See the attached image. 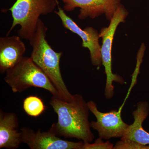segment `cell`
<instances>
[{"instance_id":"obj_6","label":"cell","mask_w":149,"mask_h":149,"mask_svg":"<svg viewBox=\"0 0 149 149\" xmlns=\"http://www.w3.org/2000/svg\"><path fill=\"white\" fill-rule=\"evenodd\" d=\"M90 111L97 118V121L91 123V128L97 131L100 138L108 140L111 138H121L129 125L123 120L121 109L103 113L98 109L93 101L88 102Z\"/></svg>"},{"instance_id":"obj_12","label":"cell","mask_w":149,"mask_h":149,"mask_svg":"<svg viewBox=\"0 0 149 149\" xmlns=\"http://www.w3.org/2000/svg\"><path fill=\"white\" fill-rule=\"evenodd\" d=\"M137 109L133 112L134 122L129 125L122 140H130L142 144L149 145V133L143 127V123L149 113V104L148 102L141 101L137 104Z\"/></svg>"},{"instance_id":"obj_9","label":"cell","mask_w":149,"mask_h":149,"mask_svg":"<svg viewBox=\"0 0 149 149\" xmlns=\"http://www.w3.org/2000/svg\"><path fill=\"white\" fill-rule=\"evenodd\" d=\"M63 9L72 11L80 8L78 17L81 19L95 18L104 15L108 20L112 18L120 4V0H62Z\"/></svg>"},{"instance_id":"obj_2","label":"cell","mask_w":149,"mask_h":149,"mask_svg":"<svg viewBox=\"0 0 149 149\" xmlns=\"http://www.w3.org/2000/svg\"><path fill=\"white\" fill-rule=\"evenodd\" d=\"M48 28L40 19L36 31L29 40L32 49L30 57L48 76L61 98L70 101L72 95L67 88L61 71L60 61L63 53L54 50L46 40Z\"/></svg>"},{"instance_id":"obj_3","label":"cell","mask_w":149,"mask_h":149,"mask_svg":"<svg viewBox=\"0 0 149 149\" xmlns=\"http://www.w3.org/2000/svg\"><path fill=\"white\" fill-rule=\"evenodd\" d=\"M4 80L14 93H21L31 87H35L43 88L54 97L61 98L50 80L30 57L23 56L6 71Z\"/></svg>"},{"instance_id":"obj_4","label":"cell","mask_w":149,"mask_h":149,"mask_svg":"<svg viewBox=\"0 0 149 149\" xmlns=\"http://www.w3.org/2000/svg\"><path fill=\"white\" fill-rule=\"evenodd\" d=\"M58 3V0H17L9 9L13 22L7 36L19 25L18 36L29 41L37 29L40 16L54 12Z\"/></svg>"},{"instance_id":"obj_14","label":"cell","mask_w":149,"mask_h":149,"mask_svg":"<svg viewBox=\"0 0 149 149\" xmlns=\"http://www.w3.org/2000/svg\"><path fill=\"white\" fill-rule=\"evenodd\" d=\"M113 149H149V145H143L130 140H121L116 143Z\"/></svg>"},{"instance_id":"obj_11","label":"cell","mask_w":149,"mask_h":149,"mask_svg":"<svg viewBox=\"0 0 149 149\" xmlns=\"http://www.w3.org/2000/svg\"><path fill=\"white\" fill-rule=\"evenodd\" d=\"M18 119L13 113L0 111V148H18L22 143Z\"/></svg>"},{"instance_id":"obj_15","label":"cell","mask_w":149,"mask_h":149,"mask_svg":"<svg viewBox=\"0 0 149 149\" xmlns=\"http://www.w3.org/2000/svg\"><path fill=\"white\" fill-rule=\"evenodd\" d=\"M101 138L97 139L93 143H84L82 149H113V144L109 141L104 142Z\"/></svg>"},{"instance_id":"obj_13","label":"cell","mask_w":149,"mask_h":149,"mask_svg":"<svg viewBox=\"0 0 149 149\" xmlns=\"http://www.w3.org/2000/svg\"><path fill=\"white\" fill-rule=\"evenodd\" d=\"M23 109L28 115L38 117L45 111L46 107L42 99L35 96H31L24 99Z\"/></svg>"},{"instance_id":"obj_1","label":"cell","mask_w":149,"mask_h":149,"mask_svg":"<svg viewBox=\"0 0 149 149\" xmlns=\"http://www.w3.org/2000/svg\"><path fill=\"white\" fill-rule=\"evenodd\" d=\"M50 104L58 116V121L51 128L58 136L74 138L84 143L93 142L94 134L89 121L88 102L79 94L73 95L70 101L52 96Z\"/></svg>"},{"instance_id":"obj_10","label":"cell","mask_w":149,"mask_h":149,"mask_svg":"<svg viewBox=\"0 0 149 149\" xmlns=\"http://www.w3.org/2000/svg\"><path fill=\"white\" fill-rule=\"evenodd\" d=\"M19 36L13 35L0 38V72H6L23 56L26 47Z\"/></svg>"},{"instance_id":"obj_8","label":"cell","mask_w":149,"mask_h":149,"mask_svg":"<svg viewBox=\"0 0 149 149\" xmlns=\"http://www.w3.org/2000/svg\"><path fill=\"white\" fill-rule=\"evenodd\" d=\"M58 10L54 13L59 17L65 28L77 34L82 40V47L87 48L90 52L91 62L93 65L100 66L102 64L101 54V46L99 43V33L92 27H87L83 29L76 22L67 15L63 9L61 8L58 4Z\"/></svg>"},{"instance_id":"obj_5","label":"cell","mask_w":149,"mask_h":149,"mask_svg":"<svg viewBox=\"0 0 149 149\" xmlns=\"http://www.w3.org/2000/svg\"><path fill=\"white\" fill-rule=\"evenodd\" d=\"M128 15V12L120 4L110 20L108 27L102 28L99 33L100 38H102V45L101 54L102 64L104 67L107 80L105 88L104 95L107 99H111L114 95L113 82L124 84L125 81L122 77L113 73L112 70V48L113 38L118 26L120 23L124 22Z\"/></svg>"},{"instance_id":"obj_7","label":"cell","mask_w":149,"mask_h":149,"mask_svg":"<svg viewBox=\"0 0 149 149\" xmlns=\"http://www.w3.org/2000/svg\"><path fill=\"white\" fill-rule=\"evenodd\" d=\"M22 143L31 149H82L84 142H71L63 140L50 128L48 131L35 132L29 127L20 129Z\"/></svg>"}]
</instances>
